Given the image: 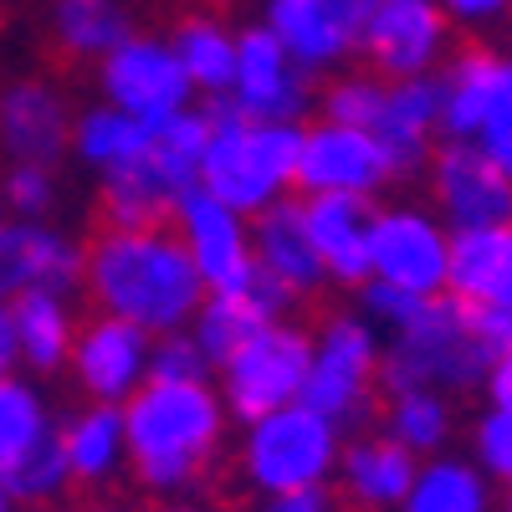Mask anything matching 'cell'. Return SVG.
<instances>
[{
    "label": "cell",
    "mask_w": 512,
    "mask_h": 512,
    "mask_svg": "<svg viewBox=\"0 0 512 512\" xmlns=\"http://www.w3.org/2000/svg\"><path fill=\"white\" fill-rule=\"evenodd\" d=\"M82 292L98 313L159 338L190 328L205 282L180 231L169 221H154V226H108L93 246H82Z\"/></svg>",
    "instance_id": "cell-1"
},
{
    "label": "cell",
    "mask_w": 512,
    "mask_h": 512,
    "mask_svg": "<svg viewBox=\"0 0 512 512\" xmlns=\"http://www.w3.org/2000/svg\"><path fill=\"white\" fill-rule=\"evenodd\" d=\"M226 400L210 379H144L123 400L128 477L154 497L195 492L226 451Z\"/></svg>",
    "instance_id": "cell-2"
},
{
    "label": "cell",
    "mask_w": 512,
    "mask_h": 512,
    "mask_svg": "<svg viewBox=\"0 0 512 512\" xmlns=\"http://www.w3.org/2000/svg\"><path fill=\"white\" fill-rule=\"evenodd\" d=\"M210 134L200 159V190L226 200L241 216H256L297 185V139L303 123H267L246 118L231 98H210L205 108Z\"/></svg>",
    "instance_id": "cell-3"
},
{
    "label": "cell",
    "mask_w": 512,
    "mask_h": 512,
    "mask_svg": "<svg viewBox=\"0 0 512 512\" xmlns=\"http://www.w3.org/2000/svg\"><path fill=\"white\" fill-rule=\"evenodd\" d=\"M487 364L492 359L472 328V308L451 292H436L395 333H384L379 390H441L456 400L482 390Z\"/></svg>",
    "instance_id": "cell-4"
},
{
    "label": "cell",
    "mask_w": 512,
    "mask_h": 512,
    "mask_svg": "<svg viewBox=\"0 0 512 512\" xmlns=\"http://www.w3.org/2000/svg\"><path fill=\"white\" fill-rule=\"evenodd\" d=\"M344 425H333L313 405L292 400L241 425L236 472L256 497H292V492H323L344 456Z\"/></svg>",
    "instance_id": "cell-5"
},
{
    "label": "cell",
    "mask_w": 512,
    "mask_h": 512,
    "mask_svg": "<svg viewBox=\"0 0 512 512\" xmlns=\"http://www.w3.org/2000/svg\"><path fill=\"white\" fill-rule=\"evenodd\" d=\"M379 354H384V333L364 313H328L313 333L303 405L354 431L379 390Z\"/></svg>",
    "instance_id": "cell-6"
},
{
    "label": "cell",
    "mask_w": 512,
    "mask_h": 512,
    "mask_svg": "<svg viewBox=\"0 0 512 512\" xmlns=\"http://www.w3.org/2000/svg\"><path fill=\"white\" fill-rule=\"evenodd\" d=\"M313 359V333L297 328L287 318H272L267 328H256L246 344L216 369V390L226 400L231 420H256L267 410H282L292 400H303V379Z\"/></svg>",
    "instance_id": "cell-7"
},
{
    "label": "cell",
    "mask_w": 512,
    "mask_h": 512,
    "mask_svg": "<svg viewBox=\"0 0 512 512\" xmlns=\"http://www.w3.org/2000/svg\"><path fill=\"white\" fill-rule=\"evenodd\" d=\"M451 272V226L431 205L395 200L369 216V277L395 282L415 297L446 292Z\"/></svg>",
    "instance_id": "cell-8"
},
{
    "label": "cell",
    "mask_w": 512,
    "mask_h": 512,
    "mask_svg": "<svg viewBox=\"0 0 512 512\" xmlns=\"http://www.w3.org/2000/svg\"><path fill=\"white\" fill-rule=\"evenodd\" d=\"M93 67H98L93 72L98 98L123 108V113H134L139 123H159V118L195 103L190 77H185L175 47H169V36H159V31H128Z\"/></svg>",
    "instance_id": "cell-9"
},
{
    "label": "cell",
    "mask_w": 512,
    "mask_h": 512,
    "mask_svg": "<svg viewBox=\"0 0 512 512\" xmlns=\"http://www.w3.org/2000/svg\"><path fill=\"white\" fill-rule=\"evenodd\" d=\"M451 21L436 0H374L359 21V57L374 77H436L451 62Z\"/></svg>",
    "instance_id": "cell-10"
},
{
    "label": "cell",
    "mask_w": 512,
    "mask_h": 512,
    "mask_svg": "<svg viewBox=\"0 0 512 512\" xmlns=\"http://www.w3.org/2000/svg\"><path fill=\"white\" fill-rule=\"evenodd\" d=\"M431 210L456 231H492L512 226V180L472 144V139H446L431 159Z\"/></svg>",
    "instance_id": "cell-11"
},
{
    "label": "cell",
    "mask_w": 512,
    "mask_h": 512,
    "mask_svg": "<svg viewBox=\"0 0 512 512\" xmlns=\"http://www.w3.org/2000/svg\"><path fill=\"white\" fill-rule=\"evenodd\" d=\"M395 180V164L384 159L369 128L318 118L297 139V190L303 195H379Z\"/></svg>",
    "instance_id": "cell-12"
},
{
    "label": "cell",
    "mask_w": 512,
    "mask_h": 512,
    "mask_svg": "<svg viewBox=\"0 0 512 512\" xmlns=\"http://www.w3.org/2000/svg\"><path fill=\"white\" fill-rule=\"evenodd\" d=\"M169 226L180 231L190 262L205 282V292H236L256 277V256H251V216L231 210L226 200H216L210 190L190 185L175 210H169Z\"/></svg>",
    "instance_id": "cell-13"
},
{
    "label": "cell",
    "mask_w": 512,
    "mask_h": 512,
    "mask_svg": "<svg viewBox=\"0 0 512 512\" xmlns=\"http://www.w3.org/2000/svg\"><path fill=\"white\" fill-rule=\"evenodd\" d=\"M226 98L246 118H267V123H303V113L318 103L313 77L282 52V41L262 21L236 31V72Z\"/></svg>",
    "instance_id": "cell-14"
},
{
    "label": "cell",
    "mask_w": 512,
    "mask_h": 512,
    "mask_svg": "<svg viewBox=\"0 0 512 512\" xmlns=\"http://www.w3.org/2000/svg\"><path fill=\"white\" fill-rule=\"evenodd\" d=\"M149 354H154V338L144 328L108 318V313H93L88 323H77L67 369H72L77 390L88 400L123 405L149 379Z\"/></svg>",
    "instance_id": "cell-15"
},
{
    "label": "cell",
    "mask_w": 512,
    "mask_h": 512,
    "mask_svg": "<svg viewBox=\"0 0 512 512\" xmlns=\"http://www.w3.org/2000/svg\"><path fill=\"white\" fill-rule=\"evenodd\" d=\"M512 108V47H466L441 67V134L477 139L482 123Z\"/></svg>",
    "instance_id": "cell-16"
},
{
    "label": "cell",
    "mask_w": 512,
    "mask_h": 512,
    "mask_svg": "<svg viewBox=\"0 0 512 512\" xmlns=\"http://www.w3.org/2000/svg\"><path fill=\"white\" fill-rule=\"evenodd\" d=\"M72 139L67 93L47 77H16L0 88V149L11 164H57Z\"/></svg>",
    "instance_id": "cell-17"
},
{
    "label": "cell",
    "mask_w": 512,
    "mask_h": 512,
    "mask_svg": "<svg viewBox=\"0 0 512 512\" xmlns=\"http://www.w3.org/2000/svg\"><path fill=\"white\" fill-rule=\"evenodd\" d=\"M47 287V292H72L82 287V246L47 226V221H0V303Z\"/></svg>",
    "instance_id": "cell-18"
},
{
    "label": "cell",
    "mask_w": 512,
    "mask_h": 512,
    "mask_svg": "<svg viewBox=\"0 0 512 512\" xmlns=\"http://www.w3.org/2000/svg\"><path fill=\"white\" fill-rule=\"evenodd\" d=\"M262 26L308 77H333L359 57V31L328 0H262Z\"/></svg>",
    "instance_id": "cell-19"
},
{
    "label": "cell",
    "mask_w": 512,
    "mask_h": 512,
    "mask_svg": "<svg viewBox=\"0 0 512 512\" xmlns=\"http://www.w3.org/2000/svg\"><path fill=\"white\" fill-rule=\"evenodd\" d=\"M384 159L395 164V180L415 175L431 159V139L441 134V72L436 77H400L384 82V103L369 123Z\"/></svg>",
    "instance_id": "cell-20"
},
{
    "label": "cell",
    "mask_w": 512,
    "mask_h": 512,
    "mask_svg": "<svg viewBox=\"0 0 512 512\" xmlns=\"http://www.w3.org/2000/svg\"><path fill=\"white\" fill-rule=\"evenodd\" d=\"M292 308V297L267 277V272H256L246 287L236 292H205L200 297V308L190 318V338L200 344V354L210 359V369H221L246 338L256 328H267L272 318H282Z\"/></svg>",
    "instance_id": "cell-21"
},
{
    "label": "cell",
    "mask_w": 512,
    "mask_h": 512,
    "mask_svg": "<svg viewBox=\"0 0 512 512\" xmlns=\"http://www.w3.org/2000/svg\"><path fill=\"white\" fill-rule=\"evenodd\" d=\"M251 256H256V272H267L292 303L297 297H313L328 282L297 200H277V205H267V210L251 216Z\"/></svg>",
    "instance_id": "cell-22"
},
{
    "label": "cell",
    "mask_w": 512,
    "mask_h": 512,
    "mask_svg": "<svg viewBox=\"0 0 512 512\" xmlns=\"http://www.w3.org/2000/svg\"><path fill=\"white\" fill-rule=\"evenodd\" d=\"M420 456H410L400 441H390L384 431H364V436H344V456H338L333 482L344 487L349 507L359 512H400L410 482H415Z\"/></svg>",
    "instance_id": "cell-23"
},
{
    "label": "cell",
    "mask_w": 512,
    "mask_h": 512,
    "mask_svg": "<svg viewBox=\"0 0 512 512\" xmlns=\"http://www.w3.org/2000/svg\"><path fill=\"white\" fill-rule=\"evenodd\" d=\"M303 226L313 236V251L338 287L369 282V200L359 195H303Z\"/></svg>",
    "instance_id": "cell-24"
},
{
    "label": "cell",
    "mask_w": 512,
    "mask_h": 512,
    "mask_svg": "<svg viewBox=\"0 0 512 512\" xmlns=\"http://www.w3.org/2000/svg\"><path fill=\"white\" fill-rule=\"evenodd\" d=\"M57 441L67 451V472L82 487H108L128 472V441H123V405L88 400L57 425Z\"/></svg>",
    "instance_id": "cell-25"
},
{
    "label": "cell",
    "mask_w": 512,
    "mask_h": 512,
    "mask_svg": "<svg viewBox=\"0 0 512 512\" xmlns=\"http://www.w3.org/2000/svg\"><path fill=\"white\" fill-rule=\"evenodd\" d=\"M446 292L461 297L466 308H477V303H507L512 308V226L456 231L451 236Z\"/></svg>",
    "instance_id": "cell-26"
},
{
    "label": "cell",
    "mask_w": 512,
    "mask_h": 512,
    "mask_svg": "<svg viewBox=\"0 0 512 512\" xmlns=\"http://www.w3.org/2000/svg\"><path fill=\"white\" fill-rule=\"evenodd\" d=\"M11 323H16V349L31 374H57L67 369L72 338H77V313H72V292H47L31 287L11 297Z\"/></svg>",
    "instance_id": "cell-27"
},
{
    "label": "cell",
    "mask_w": 512,
    "mask_h": 512,
    "mask_svg": "<svg viewBox=\"0 0 512 512\" xmlns=\"http://www.w3.org/2000/svg\"><path fill=\"white\" fill-rule=\"evenodd\" d=\"M400 512H497V482L472 456H425Z\"/></svg>",
    "instance_id": "cell-28"
},
{
    "label": "cell",
    "mask_w": 512,
    "mask_h": 512,
    "mask_svg": "<svg viewBox=\"0 0 512 512\" xmlns=\"http://www.w3.org/2000/svg\"><path fill=\"white\" fill-rule=\"evenodd\" d=\"M169 47H175L195 98H226L231 72H236V31L226 26V16L185 11L175 31H169Z\"/></svg>",
    "instance_id": "cell-29"
},
{
    "label": "cell",
    "mask_w": 512,
    "mask_h": 512,
    "mask_svg": "<svg viewBox=\"0 0 512 512\" xmlns=\"http://www.w3.org/2000/svg\"><path fill=\"white\" fill-rule=\"evenodd\" d=\"M52 41L72 62H103L134 31V11L123 0H52Z\"/></svg>",
    "instance_id": "cell-30"
},
{
    "label": "cell",
    "mask_w": 512,
    "mask_h": 512,
    "mask_svg": "<svg viewBox=\"0 0 512 512\" xmlns=\"http://www.w3.org/2000/svg\"><path fill=\"white\" fill-rule=\"evenodd\" d=\"M67 149L77 154L82 169H93V175H108L118 164H134L144 149H149V123H139L134 113H123L113 103H93L72 113V139Z\"/></svg>",
    "instance_id": "cell-31"
},
{
    "label": "cell",
    "mask_w": 512,
    "mask_h": 512,
    "mask_svg": "<svg viewBox=\"0 0 512 512\" xmlns=\"http://www.w3.org/2000/svg\"><path fill=\"white\" fill-rule=\"evenodd\" d=\"M180 190L169 185L159 169L139 154L134 164H118L108 175H98V210L108 226H154V221H169Z\"/></svg>",
    "instance_id": "cell-32"
},
{
    "label": "cell",
    "mask_w": 512,
    "mask_h": 512,
    "mask_svg": "<svg viewBox=\"0 0 512 512\" xmlns=\"http://www.w3.org/2000/svg\"><path fill=\"white\" fill-rule=\"evenodd\" d=\"M379 431L420 461L441 456V451H451V436H456V400L441 390H395L384 400Z\"/></svg>",
    "instance_id": "cell-33"
},
{
    "label": "cell",
    "mask_w": 512,
    "mask_h": 512,
    "mask_svg": "<svg viewBox=\"0 0 512 512\" xmlns=\"http://www.w3.org/2000/svg\"><path fill=\"white\" fill-rule=\"evenodd\" d=\"M205 134H210V118H205V108L190 103V108H180V113H169V118L149 123V149H144V159L185 195L190 185H200Z\"/></svg>",
    "instance_id": "cell-34"
},
{
    "label": "cell",
    "mask_w": 512,
    "mask_h": 512,
    "mask_svg": "<svg viewBox=\"0 0 512 512\" xmlns=\"http://www.w3.org/2000/svg\"><path fill=\"white\" fill-rule=\"evenodd\" d=\"M52 431H57V420H52L47 395H41L31 379H21L16 369L0 374V477H6L36 441H47Z\"/></svg>",
    "instance_id": "cell-35"
},
{
    "label": "cell",
    "mask_w": 512,
    "mask_h": 512,
    "mask_svg": "<svg viewBox=\"0 0 512 512\" xmlns=\"http://www.w3.org/2000/svg\"><path fill=\"white\" fill-rule=\"evenodd\" d=\"M6 487L16 502H57L67 487H72V472H67V451L57 441V431L47 441H36L11 472H6Z\"/></svg>",
    "instance_id": "cell-36"
},
{
    "label": "cell",
    "mask_w": 512,
    "mask_h": 512,
    "mask_svg": "<svg viewBox=\"0 0 512 512\" xmlns=\"http://www.w3.org/2000/svg\"><path fill=\"white\" fill-rule=\"evenodd\" d=\"M379 103H384V77H374L369 67L364 72H333V82H328L323 98H318L323 118L354 123V128H369L374 113H379Z\"/></svg>",
    "instance_id": "cell-37"
},
{
    "label": "cell",
    "mask_w": 512,
    "mask_h": 512,
    "mask_svg": "<svg viewBox=\"0 0 512 512\" xmlns=\"http://www.w3.org/2000/svg\"><path fill=\"white\" fill-rule=\"evenodd\" d=\"M0 205L21 221H47L57 205V175L52 164H11L0 180Z\"/></svg>",
    "instance_id": "cell-38"
},
{
    "label": "cell",
    "mask_w": 512,
    "mask_h": 512,
    "mask_svg": "<svg viewBox=\"0 0 512 512\" xmlns=\"http://www.w3.org/2000/svg\"><path fill=\"white\" fill-rule=\"evenodd\" d=\"M472 461L497 482L512 487V405H487L472 425Z\"/></svg>",
    "instance_id": "cell-39"
},
{
    "label": "cell",
    "mask_w": 512,
    "mask_h": 512,
    "mask_svg": "<svg viewBox=\"0 0 512 512\" xmlns=\"http://www.w3.org/2000/svg\"><path fill=\"white\" fill-rule=\"evenodd\" d=\"M210 359L200 354V344L190 338V328L175 333H159L154 338V354H149V379H210Z\"/></svg>",
    "instance_id": "cell-40"
},
{
    "label": "cell",
    "mask_w": 512,
    "mask_h": 512,
    "mask_svg": "<svg viewBox=\"0 0 512 512\" xmlns=\"http://www.w3.org/2000/svg\"><path fill=\"white\" fill-rule=\"evenodd\" d=\"M359 292V313L379 328V333H395L425 297H415V292H405V287H395V282H379V277H369L364 287H354Z\"/></svg>",
    "instance_id": "cell-41"
},
{
    "label": "cell",
    "mask_w": 512,
    "mask_h": 512,
    "mask_svg": "<svg viewBox=\"0 0 512 512\" xmlns=\"http://www.w3.org/2000/svg\"><path fill=\"white\" fill-rule=\"evenodd\" d=\"M436 6L446 11L451 31H497L512 21V0H436Z\"/></svg>",
    "instance_id": "cell-42"
},
{
    "label": "cell",
    "mask_w": 512,
    "mask_h": 512,
    "mask_svg": "<svg viewBox=\"0 0 512 512\" xmlns=\"http://www.w3.org/2000/svg\"><path fill=\"white\" fill-rule=\"evenodd\" d=\"M472 328H477V338H482L487 359H497V354L512 349V308H507V303H477V308H472Z\"/></svg>",
    "instance_id": "cell-43"
},
{
    "label": "cell",
    "mask_w": 512,
    "mask_h": 512,
    "mask_svg": "<svg viewBox=\"0 0 512 512\" xmlns=\"http://www.w3.org/2000/svg\"><path fill=\"white\" fill-rule=\"evenodd\" d=\"M472 144H477V149L502 169V175L512 180V108H507V113H497L492 123H482V134H477Z\"/></svg>",
    "instance_id": "cell-44"
},
{
    "label": "cell",
    "mask_w": 512,
    "mask_h": 512,
    "mask_svg": "<svg viewBox=\"0 0 512 512\" xmlns=\"http://www.w3.org/2000/svg\"><path fill=\"white\" fill-rule=\"evenodd\" d=\"M251 512H333L328 492H292V497H262V507Z\"/></svg>",
    "instance_id": "cell-45"
},
{
    "label": "cell",
    "mask_w": 512,
    "mask_h": 512,
    "mask_svg": "<svg viewBox=\"0 0 512 512\" xmlns=\"http://www.w3.org/2000/svg\"><path fill=\"white\" fill-rule=\"evenodd\" d=\"M482 390H487V400H492V405H512V349H507V354H497V359L487 364Z\"/></svg>",
    "instance_id": "cell-46"
},
{
    "label": "cell",
    "mask_w": 512,
    "mask_h": 512,
    "mask_svg": "<svg viewBox=\"0 0 512 512\" xmlns=\"http://www.w3.org/2000/svg\"><path fill=\"white\" fill-rule=\"evenodd\" d=\"M21 364V349H16V323H11V303H0V374H11Z\"/></svg>",
    "instance_id": "cell-47"
},
{
    "label": "cell",
    "mask_w": 512,
    "mask_h": 512,
    "mask_svg": "<svg viewBox=\"0 0 512 512\" xmlns=\"http://www.w3.org/2000/svg\"><path fill=\"white\" fill-rule=\"evenodd\" d=\"M328 6H333L338 16H344V21H349V26L359 31V21L369 16V6H374V0H328Z\"/></svg>",
    "instance_id": "cell-48"
},
{
    "label": "cell",
    "mask_w": 512,
    "mask_h": 512,
    "mask_svg": "<svg viewBox=\"0 0 512 512\" xmlns=\"http://www.w3.org/2000/svg\"><path fill=\"white\" fill-rule=\"evenodd\" d=\"M154 512H205V507H195L185 497H164V507H154Z\"/></svg>",
    "instance_id": "cell-49"
},
{
    "label": "cell",
    "mask_w": 512,
    "mask_h": 512,
    "mask_svg": "<svg viewBox=\"0 0 512 512\" xmlns=\"http://www.w3.org/2000/svg\"><path fill=\"white\" fill-rule=\"evenodd\" d=\"M16 507V497H11V487H6V477H0V512H11Z\"/></svg>",
    "instance_id": "cell-50"
},
{
    "label": "cell",
    "mask_w": 512,
    "mask_h": 512,
    "mask_svg": "<svg viewBox=\"0 0 512 512\" xmlns=\"http://www.w3.org/2000/svg\"><path fill=\"white\" fill-rule=\"evenodd\" d=\"M497 512H512V487H502V502H497Z\"/></svg>",
    "instance_id": "cell-51"
},
{
    "label": "cell",
    "mask_w": 512,
    "mask_h": 512,
    "mask_svg": "<svg viewBox=\"0 0 512 512\" xmlns=\"http://www.w3.org/2000/svg\"><path fill=\"white\" fill-rule=\"evenodd\" d=\"M82 512H118V507H82Z\"/></svg>",
    "instance_id": "cell-52"
}]
</instances>
